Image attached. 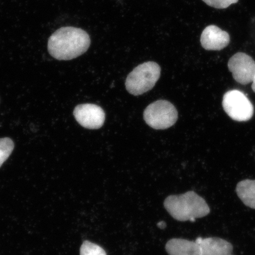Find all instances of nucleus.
<instances>
[{"mask_svg": "<svg viewBox=\"0 0 255 255\" xmlns=\"http://www.w3.org/2000/svg\"><path fill=\"white\" fill-rule=\"evenodd\" d=\"M91 45L87 32L81 28L63 27L57 30L48 41L50 55L59 60H69L84 54Z\"/></svg>", "mask_w": 255, "mask_h": 255, "instance_id": "nucleus-1", "label": "nucleus"}, {"mask_svg": "<svg viewBox=\"0 0 255 255\" xmlns=\"http://www.w3.org/2000/svg\"><path fill=\"white\" fill-rule=\"evenodd\" d=\"M165 209L173 218L180 222H195L196 219L208 215L209 206L206 200L193 191L167 197L164 202Z\"/></svg>", "mask_w": 255, "mask_h": 255, "instance_id": "nucleus-2", "label": "nucleus"}, {"mask_svg": "<svg viewBox=\"0 0 255 255\" xmlns=\"http://www.w3.org/2000/svg\"><path fill=\"white\" fill-rule=\"evenodd\" d=\"M161 68L154 62H146L136 66L126 79L129 94L138 96L151 90L160 77Z\"/></svg>", "mask_w": 255, "mask_h": 255, "instance_id": "nucleus-3", "label": "nucleus"}, {"mask_svg": "<svg viewBox=\"0 0 255 255\" xmlns=\"http://www.w3.org/2000/svg\"><path fill=\"white\" fill-rule=\"evenodd\" d=\"M143 119L152 128L167 129L177 122L178 112L170 102L158 100L146 108L143 112Z\"/></svg>", "mask_w": 255, "mask_h": 255, "instance_id": "nucleus-4", "label": "nucleus"}, {"mask_svg": "<svg viewBox=\"0 0 255 255\" xmlns=\"http://www.w3.org/2000/svg\"><path fill=\"white\" fill-rule=\"evenodd\" d=\"M222 105L226 113L232 120L244 122L253 117L254 108L243 92L238 90L229 91L223 96Z\"/></svg>", "mask_w": 255, "mask_h": 255, "instance_id": "nucleus-5", "label": "nucleus"}, {"mask_svg": "<svg viewBox=\"0 0 255 255\" xmlns=\"http://www.w3.org/2000/svg\"><path fill=\"white\" fill-rule=\"evenodd\" d=\"M228 68L239 84L247 85L253 82L255 75V62L247 54L239 52L232 56L228 62Z\"/></svg>", "mask_w": 255, "mask_h": 255, "instance_id": "nucleus-6", "label": "nucleus"}, {"mask_svg": "<svg viewBox=\"0 0 255 255\" xmlns=\"http://www.w3.org/2000/svg\"><path fill=\"white\" fill-rule=\"evenodd\" d=\"M73 115L80 125L91 129H99L103 127L105 120L103 108L92 104L78 105L73 111Z\"/></svg>", "mask_w": 255, "mask_h": 255, "instance_id": "nucleus-7", "label": "nucleus"}, {"mask_svg": "<svg viewBox=\"0 0 255 255\" xmlns=\"http://www.w3.org/2000/svg\"><path fill=\"white\" fill-rule=\"evenodd\" d=\"M230 40L228 32L215 25L206 27L200 38L201 44L207 50H221L229 45Z\"/></svg>", "mask_w": 255, "mask_h": 255, "instance_id": "nucleus-8", "label": "nucleus"}, {"mask_svg": "<svg viewBox=\"0 0 255 255\" xmlns=\"http://www.w3.org/2000/svg\"><path fill=\"white\" fill-rule=\"evenodd\" d=\"M202 255H234L232 245L227 241L219 238H197Z\"/></svg>", "mask_w": 255, "mask_h": 255, "instance_id": "nucleus-9", "label": "nucleus"}, {"mask_svg": "<svg viewBox=\"0 0 255 255\" xmlns=\"http://www.w3.org/2000/svg\"><path fill=\"white\" fill-rule=\"evenodd\" d=\"M169 255H202L199 244L196 241L174 238L165 245Z\"/></svg>", "mask_w": 255, "mask_h": 255, "instance_id": "nucleus-10", "label": "nucleus"}, {"mask_svg": "<svg viewBox=\"0 0 255 255\" xmlns=\"http://www.w3.org/2000/svg\"><path fill=\"white\" fill-rule=\"evenodd\" d=\"M236 191L245 205L255 209V180L247 179L240 181Z\"/></svg>", "mask_w": 255, "mask_h": 255, "instance_id": "nucleus-11", "label": "nucleus"}, {"mask_svg": "<svg viewBox=\"0 0 255 255\" xmlns=\"http://www.w3.org/2000/svg\"><path fill=\"white\" fill-rule=\"evenodd\" d=\"M14 148V142L11 139L0 138V167L11 155Z\"/></svg>", "mask_w": 255, "mask_h": 255, "instance_id": "nucleus-12", "label": "nucleus"}, {"mask_svg": "<svg viewBox=\"0 0 255 255\" xmlns=\"http://www.w3.org/2000/svg\"><path fill=\"white\" fill-rule=\"evenodd\" d=\"M80 255H107L104 249L99 245L86 241L80 249Z\"/></svg>", "mask_w": 255, "mask_h": 255, "instance_id": "nucleus-13", "label": "nucleus"}, {"mask_svg": "<svg viewBox=\"0 0 255 255\" xmlns=\"http://www.w3.org/2000/svg\"><path fill=\"white\" fill-rule=\"evenodd\" d=\"M206 4L217 9L227 8L232 4L237 3L239 0H202Z\"/></svg>", "mask_w": 255, "mask_h": 255, "instance_id": "nucleus-14", "label": "nucleus"}, {"mask_svg": "<svg viewBox=\"0 0 255 255\" xmlns=\"http://www.w3.org/2000/svg\"><path fill=\"white\" fill-rule=\"evenodd\" d=\"M157 226L159 228L164 229L166 227V223L164 222H160L158 223Z\"/></svg>", "mask_w": 255, "mask_h": 255, "instance_id": "nucleus-15", "label": "nucleus"}, {"mask_svg": "<svg viewBox=\"0 0 255 255\" xmlns=\"http://www.w3.org/2000/svg\"><path fill=\"white\" fill-rule=\"evenodd\" d=\"M252 89L255 93V75L253 81V85H252Z\"/></svg>", "mask_w": 255, "mask_h": 255, "instance_id": "nucleus-16", "label": "nucleus"}]
</instances>
